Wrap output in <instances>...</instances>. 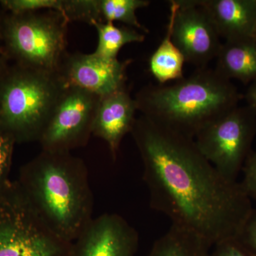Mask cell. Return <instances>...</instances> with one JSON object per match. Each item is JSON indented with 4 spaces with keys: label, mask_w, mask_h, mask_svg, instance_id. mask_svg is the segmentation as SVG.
Listing matches in <instances>:
<instances>
[{
    "label": "cell",
    "mask_w": 256,
    "mask_h": 256,
    "mask_svg": "<svg viewBox=\"0 0 256 256\" xmlns=\"http://www.w3.org/2000/svg\"><path fill=\"white\" fill-rule=\"evenodd\" d=\"M8 60H5L4 57L0 56V77L2 76V74L4 73L5 69H6V66H8Z\"/></svg>",
    "instance_id": "obj_26"
},
{
    "label": "cell",
    "mask_w": 256,
    "mask_h": 256,
    "mask_svg": "<svg viewBox=\"0 0 256 256\" xmlns=\"http://www.w3.org/2000/svg\"><path fill=\"white\" fill-rule=\"evenodd\" d=\"M132 134L153 210L203 239L210 248L238 239L254 208L240 182L204 156L193 138L141 114Z\"/></svg>",
    "instance_id": "obj_1"
},
{
    "label": "cell",
    "mask_w": 256,
    "mask_h": 256,
    "mask_svg": "<svg viewBox=\"0 0 256 256\" xmlns=\"http://www.w3.org/2000/svg\"><path fill=\"white\" fill-rule=\"evenodd\" d=\"M137 111L134 98L126 87L100 98L92 126V136L105 141L114 161L124 136L132 131L137 119Z\"/></svg>",
    "instance_id": "obj_12"
},
{
    "label": "cell",
    "mask_w": 256,
    "mask_h": 256,
    "mask_svg": "<svg viewBox=\"0 0 256 256\" xmlns=\"http://www.w3.org/2000/svg\"><path fill=\"white\" fill-rule=\"evenodd\" d=\"M256 134V114L248 106H236L203 128L194 141L204 156L230 181L252 152Z\"/></svg>",
    "instance_id": "obj_7"
},
{
    "label": "cell",
    "mask_w": 256,
    "mask_h": 256,
    "mask_svg": "<svg viewBox=\"0 0 256 256\" xmlns=\"http://www.w3.org/2000/svg\"><path fill=\"white\" fill-rule=\"evenodd\" d=\"M22 174L20 190L32 208L57 235L73 242L94 218L84 160L70 152L42 150Z\"/></svg>",
    "instance_id": "obj_2"
},
{
    "label": "cell",
    "mask_w": 256,
    "mask_h": 256,
    "mask_svg": "<svg viewBox=\"0 0 256 256\" xmlns=\"http://www.w3.org/2000/svg\"><path fill=\"white\" fill-rule=\"evenodd\" d=\"M238 240L252 256H256V210H252Z\"/></svg>",
    "instance_id": "obj_24"
},
{
    "label": "cell",
    "mask_w": 256,
    "mask_h": 256,
    "mask_svg": "<svg viewBox=\"0 0 256 256\" xmlns=\"http://www.w3.org/2000/svg\"><path fill=\"white\" fill-rule=\"evenodd\" d=\"M216 58L215 70L226 78L256 82V38L226 41Z\"/></svg>",
    "instance_id": "obj_14"
},
{
    "label": "cell",
    "mask_w": 256,
    "mask_h": 256,
    "mask_svg": "<svg viewBox=\"0 0 256 256\" xmlns=\"http://www.w3.org/2000/svg\"><path fill=\"white\" fill-rule=\"evenodd\" d=\"M242 96L216 70L197 68L171 85H148L137 92L138 110L188 138L238 106Z\"/></svg>",
    "instance_id": "obj_3"
},
{
    "label": "cell",
    "mask_w": 256,
    "mask_h": 256,
    "mask_svg": "<svg viewBox=\"0 0 256 256\" xmlns=\"http://www.w3.org/2000/svg\"><path fill=\"white\" fill-rule=\"evenodd\" d=\"M65 87L58 72L8 65L0 77V127L16 142H38Z\"/></svg>",
    "instance_id": "obj_4"
},
{
    "label": "cell",
    "mask_w": 256,
    "mask_h": 256,
    "mask_svg": "<svg viewBox=\"0 0 256 256\" xmlns=\"http://www.w3.org/2000/svg\"><path fill=\"white\" fill-rule=\"evenodd\" d=\"M0 6L13 14L34 12L42 10H56L62 12V0H2Z\"/></svg>",
    "instance_id": "obj_20"
},
{
    "label": "cell",
    "mask_w": 256,
    "mask_h": 256,
    "mask_svg": "<svg viewBox=\"0 0 256 256\" xmlns=\"http://www.w3.org/2000/svg\"><path fill=\"white\" fill-rule=\"evenodd\" d=\"M0 198V256H70L72 242L52 230L20 190Z\"/></svg>",
    "instance_id": "obj_6"
},
{
    "label": "cell",
    "mask_w": 256,
    "mask_h": 256,
    "mask_svg": "<svg viewBox=\"0 0 256 256\" xmlns=\"http://www.w3.org/2000/svg\"><path fill=\"white\" fill-rule=\"evenodd\" d=\"M131 62L108 60L94 53L67 52L57 72L66 86L80 88L102 97L126 87V70Z\"/></svg>",
    "instance_id": "obj_10"
},
{
    "label": "cell",
    "mask_w": 256,
    "mask_h": 256,
    "mask_svg": "<svg viewBox=\"0 0 256 256\" xmlns=\"http://www.w3.org/2000/svg\"><path fill=\"white\" fill-rule=\"evenodd\" d=\"M15 142L13 136L0 127V190L6 188L5 180L11 164Z\"/></svg>",
    "instance_id": "obj_21"
},
{
    "label": "cell",
    "mask_w": 256,
    "mask_h": 256,
    "mask_svg": "<svg viewBox=\"0 0 256 256\" xmlns=\"http://www.w3.org/2000/svg\"><path fill=\"white\" fill-rule=\"evenodd\" d=\"M247 106L256 114V82L249 87L245 96Z\"/></svg>",
    "instance_id": "obj_25"
},
{
    "label": "cell",
    "mask_w": 256,
    "mask_h": 256,
    "mask_svg": "<svg viewBox=\"0 0 256 256\" xmlns=\"http://www.w3.org/2000/svg\"><path fill=\"white\" fill-rule=\"evenodd\" d=\"M172 12V40L185 62L205 68L216 58L222 46L220 35L198 0L170 1Z\"/></svg>",
    "instance_id": "obj_9"
},
{
    "label": "cell",
    "mask_w": 256,
    "mask_h": 256,
    "mask_svg": "<svg viewBox=\"0 0 256 256\" xmlns=\"http://www.w3.org/2000/svg\"><path fill=\"white\" fill-rule=\"evenodd\" d=\"M244 178L240 184L249 198L256 200V151L248 156L244 166Z\"/></svg>",
    "instance_id": "obj_22"
},
{
    "label": "cell",
    "mask_w": 256,
    "mask_h": 256,
    "mask_svg": "<svg viewBox=\"0 0 256 256\" xmlns=\"http://www.w3.org/2000/svg\"><path fill=\"white\" fill-rule=\"evenodd\" d=\"M150 4L148 0H100L102 22H120L128 26L148 33L149 30L140 22L136 12Z\"/></svg>",
    "instance_id": "obj_18"
},
{
    "label": "cell",
    "mask_w": 256,
    "mask_h": 256,
    "mask_svg": "<svg viewBox=\"0 0 256 256\" xmlns=\"http://www.w3.org/2000/svg\"><path fill=\"white\" fill-rule=\"evenodd\" d=\"M210 256H254L238 239H229L213 246Z\"/></svg>",
    "instance_id": "obj_23"
},
{
    "label": "cell",
    "mask_w": 256,
    "mask_h": 256,
    "mask_svg": "<svg viewBox=\"0 0 256 256\" xmlns=\"http://www.w3.org/2000/svg\"><path fill=\"white\" fill-rule=\"evenodd\" d=\"M139 234L122 216L92 218L73 242L70 256H136Z\"/></svg>",
    "instance_id": "obj_11"
},
{
    "label": "cell",
    "mask_w": 256,
    "mask_h": 256,
    "mask_svg": "<svg viewBox=\"0 0 256 256\" xmlns=\"http://www.w3.org/2000/svg\"><path fill=\"white\" fill-rule=\"evenodd\" d=\"M172 12L170 11L166 34L150 58V70L161 85L170 80H178L184 78L185 60L182 53L172 40Z\"/></svg>",
    "instance_id": "obj_16"
},
{
    "label": "cell",
    "mask_w": 256,
    "mask_h": 256,
    "mask_svg": "<svg viewBox=\"0 0 256 256\" xmlns=\"http://www.w3.org/2000/svg\"><path fill=\"white\" fill-rule=\"evenodd\" d=\"M210 248L196 234L172 225L146 256H210Z\"/></svg>",
    "instance_id": "obj_15"
},
{
    "label": "cell",
    "mask_w": 256,
    "mask_h": 256,
    "mask_svg": "<svg viewBox=\"0 0 256 256\" xmlns=\"http://www.w3.org/2000/svg\"><path fill=\"white\" fill-rule=\"evenodd\" d=\"M2 15V14H0V22H1Z\"/></svg>",
    "instance_id": "obj_27"
},
{
    "label": "cell",
    "mask_w": 256,
    "mask_h": 256,
    "mask_svg": "<svg viewBox=\"0 0 256 256\" xmlns=\"http://www.w3.org/2000/svg\"><path fill=\"white\" fill-rule=\"evenodd\" d=\"M226 41L256 38V0H198Z\"/></svg>",
    "instance_id": "obj_13"
},
{
    "label": "cell",
    "mask_w": 256,
    "mask_h": 256,
    "mask_svg": "<svg viewBox=\"0 0 256 256\" xmlns=\"http://www.w3.org/2000/svg\"><path fill=\"white\" fill-rule=\"evenodd\" d=\"M100 98L80 88L66 86L38 140L42 150L70 152L86 146Z\"/></svg>",
    "instance_id": "obj_8"
},
{
    "label": "cell",
    "mask_w": 256,
    "mask_h": 256,
    "mask_svg": "<svg viewBox=\"0 0 256 256\" xmlns=\"http://www.w3.org/2000/svg\"><path fill=\"white\" fill-rule=\"evenodd\" d=\"M68 20L56 10L2 15V56L28 68L57 72L67 53Z\"/></svg>",
    "instance_id": "obj_5"
},
{
    "label": "cell",
    "mask_w": 256,
    "mask_h": 256,
    "mask_svg": "<svg viewBox=\"0 0 256 256\" xmlns=\"http://www.w3.org/2000/svg\"><path fill=\"white\" fill-rule=\"evenodd\" d=\"M92 26L97 31L98 42L96 55L108 60L118 58L120 50L126 45L141 43L146 40V35L136 28L128 26H116L114 23H95Z\"/></svg>",
    "instance_id": "obj_17"
},
{
    "label": "cell",
    "mask_w": 256,
    "mask_h": 256,
    "mask_svg": "<svg viewBox=\"0 0 256 256\" xmlns=\"http://www.w3.org/2000/svg\"><path fill=\"white\" fill-rule=\"evenodd\" d=\"M62 13L68 22H82L92 26L102 22L100 0H62Z\"/></svg>",
    "instance_id": "obj_19"
}]
</instances>
